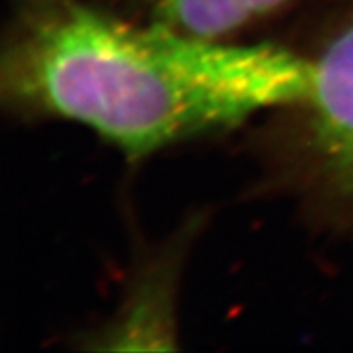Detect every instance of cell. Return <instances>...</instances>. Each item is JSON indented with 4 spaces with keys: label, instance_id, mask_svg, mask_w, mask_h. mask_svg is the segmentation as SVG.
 I'll return each mask as SVG.
<instances>
[{
    "label": "cell",
    "instance_id": "7a4b0ae2",
    "mask_svg": "<svg viewBox=\"0 0 353 353\" xmlns=\"http://www.w3.org/2000/svg\"><path fill=\"white\" fill-rule=\"evenodd\" d=\"M310 61L305 150L326 193L353 210V0Z\"/></svg>",
    "mask_w": 353,
    "mask_h": 353
},
{
    "label": "cell",
    "instance_id": "6da1fadb",
    "mask_svg": "<svg viewBox=\"0 0 353 353\" xmlns=\"http://www.w3.org/2000/svg\"><path fill=\"white\" fill-rule=\"evenodd\" d=\"M0 79L14 108L78 123L143 159L269 108L301 107L312 61L126 22L83 0H23Z\"/></svg>",
    "mask_w": 353,
    "mask_h": 353
},
{
    "label": "cell",
    "instance_id": "3957f363",
    "mask_svg": "<svg viewBox=\"0 0 353 353\" xmlns=\"http://www.w3.org/2000/svg\"><path fill=\"white\" fill-rule=\"evenodd\" d=\"M105 350H172L173 332V267L146 272L139 287L126 299L117 319L99 334Z\"/></svg>",
    "mask_w": 353,
    "mask_h": 353
},
{
    "label": "cell",
    "instance_id": "277c9868",
    "mask_svg": "<svg viewBox=\"0 0 353 353\" xmlns=\"http://www.w3.org/2000/svg\"><path fill=\"white\" fill-rule=\"evenodd\" d=\"M288 0H155L152 20L188 37L225 40Z\"/></svg>",
    "mask_w": 353,
    "mask_h": 353
}]
</instances>
